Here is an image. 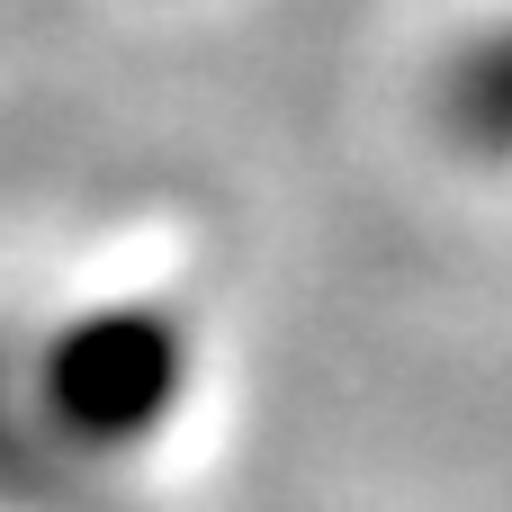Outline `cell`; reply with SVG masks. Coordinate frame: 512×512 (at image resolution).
Masks as SVG:
<instances>
[{"label":"cell","mask_w":512,"mask_h":512,"mask_svg":"<svg viewBox=\"0 0 512 512\" xmlns=\"http://www.w3.org/2000/svg\"><path fill=\"white\" fill-rule=\"evenodd\" d=\"M171 333L144 324V315H108L90 333L63 342L54 360V414L81 432V441H135L162 405H171Z\"/></svg>","instance_id":"cell-1"},{"label":"cell","mask_w":512,"mask_h":512,"mask_svg":"<svg viewBox=\"0 0 512 512\" xmlns=\"http://www.w3.org/2000/svg\"><path fill=\"white\" fill-rule=\"evenodd\" d=\"M0 495L9 504H27V512H54L63 504V477H54V459L9 423V405H0Z\"/></svg>","instance_id":"cell-2"}]
</instances>
